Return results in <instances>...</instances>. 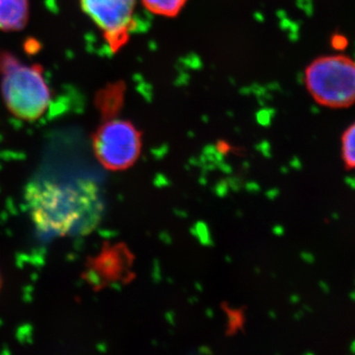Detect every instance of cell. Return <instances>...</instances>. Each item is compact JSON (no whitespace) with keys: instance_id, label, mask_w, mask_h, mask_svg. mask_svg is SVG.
I'll use <instances>...</instances> for the list:
<instances>
[{"instance_id":"6da1fadb","label":"cell","mask_w":355,"mask_h":355,"mask_svg":"<svg viewBox=\"0 0 355 355\" xmlns=\"http://www.w3.org/2000/svg\"><path fill=\"white\" fill-rule=\"evenodd\" d=\"M25 202L36 227L57 237L87 234L102 210L95 184L83 180H36L26 189Z\"/></svg>"},{"instance_id":"7a4b0ae2","label":"cell","mask_w":355,"mask_h":355,"mask_svg":"<svg viewBox=\"0 0 355 355\" xmlns=\"http://www.w3.org/2000/svg\"><path fill=\"white\" fill-rule=\"evenodd\" d=\"M0 77L4 104L14 116L34 121L46 113L51 94L42 65L23 64L10 51H0Z\"/></svg>"},{"instance_id":"3957f363","label":"cell","mask_w":355,"mask_h":355,"mask_svg":"<svg viewBox=\"0 0 355 355\" xmlns=\"http://www.w3.org/2000/svg\"><path fill=\"white\" fill-rule=\"evenodd\" d=\"M305 84L318 104L349 108L355 104V62L345 55L318 58L305 70Z\"/></svg>"},{"instance_id":"277c9868","label":"cell","mask_w":355,"mask_h":355,"mask_svg":"<svg viewBox=\"0 0 355 355\" xmlns=\"http://www.w3.org/2000/svg\"><path fill=\"white\" fill-rule=\"evenodd\" d=\"M141 133L128 120L107 119L93 135L96 157L111 171L132 167L141 153Z\"/></svg>"},{"instance_id":"5b68a950","label":"cell","mask_w":355,"mask_h":355,"mask_svg":"<svg viewBox=\"0 0 355 355\" xmlns=\"http://www.w3.org/2000/svg\"><path fill=\"white\" fill-rule=\"evenodd\" d=\"M84 13L101 31L103 38L116 53L127 46L137 28V0H79Z\"/></svg>"},{"instance_id":"8992f818","label":"cell","mask_w":355,"mask_h":355,"mask_svg":"<svg viewBox=\"0 0 355 355\" xmlns=\"http://www.w3.org/2000/svg\"><path fill=\"white\" fill-rule=\"evenodd\" d=\"M29 16V0H0L1 31H21L27 25Z\"/></svg>"},{"instance_id":"52a82bcc","label":"cell","mask_w":355,"mask_h":355,"mask_svg":"<svg viewBox=\"0 0 355 355\" xmlns=\"http://www.w3.org/2000/svg\"><path fill=\"white\" fill-rule=\"evenodd\" d=\"M123 88L119 84L111 85L109 87L103 89L101 93L98 94V108L102 112L104 119L114 118L119 109L123 104Z\"/></svg>"},{"instance_id":"ba28073f","label":"cell","mask_w":355,"mask_h":355,"mask_svg":"<svg viewBox=\"0 0 355 355\" xmlns=\"http://www.w3.org/2000/svg\"><path fill=\"white\" fill-rule=\"evenodd\" d=\"M149 12L162 17H176L183 10L188 0H140Z\"/></svg>"},{"instance_id":"9c48e42d","label":"cell","mask_w":355,"mask_h":355,"mask_svg":"<svg viewBox=\"0 0 355 355\" xmlns=\"http://www.w3.org/2000/svg\"><path fill=\"white\" fill-rule=\"evenodd\" d=\"M343 157L345 164L355 168V123L343 133Z\"/></svg>"},{"instance_id":"30bf717a","label":"cell","mask_w":355,"mask_h":355,"mask_svg":"<svg viewBox=\"0 0 355 355\" xmlns=\"http://www.w3.org/2000/svg\"><path fill=\"white\" fill-rule=\"evenodd\" d=\"M302 258L308 263H313L315 261L314 256L311 253H307V252L302 254Z\"/></svg>"},{"instance_id":"8fae6325","label":"cell","mask_w":355,"mask_h":355,"mask_svg":"<svg viewBox=\"0 0 355 355\" xmlns=\"http://www.w3.org/2000/svg\"><path fill=\"white\" fill-rule=\"evenodd\" d=\"M345 181L347 186H349L352 190H355V177H347Z\"/></svg>"},{"instance_id":"7c38bea8","label":"cell","mask_w":355,"mask_h":355,"mask_svg":"<svg viewBox=\"0 0 355 355\" xmlns=\"http://www.w3.org/2000/svg\"><path fill=\"white\" fill-rule=\"evenodd\" d=\"M320 287H321L322 291H323L324 293H329V292H330V287H329L326 282H320Z\"/></svg>"},{"instance_id":"4fadbf2b","label":"cell","mask_w":355,"mask_h":355,"mask_svg":"<svg viewBox=\"0 0 355 355\" xmlns=\"http://www.w3.org/2000/svg\"><path fill=\"white\" fill-rule=\"evenodd\" d=\"M350 352L355 354V340L352 343V345H350Z\"/></svg>"},{"instance_id":"5bb4252c","label":"cell","mask_w":355,"mask_h":355,"mask_svg":"<svg viewBox=\"0 0 355 355\" xmlns=\"http://www.w3.org/2000/svg\"><path fill=\"white\" fill-rule=\"evenodd\" d=\"M349 297L352 301H354V302H355V291H352V293L349 294Z\"/></svg>"},{"instance_id":"9a60e30c","label":"cell","mask_w":355,"mask_h":355,"mask_svg":"<svg viewBox=\"0 0 355 355\" xmlns=\"http://www.w3.org/2000/svg\"><path fill=\"white\" fill-rule=\"evenodd\" d=\"M334 218L338 219V216H336V214H334Z\"/></svg>"},{"instance_id":"2e32d148","label":"cell","mask_w":355,"mask_h":355,"mask_svg":"<svg viewBox=\"0 0 355 355\" xmlns=\"http://www.w3.org/2000/svg\"><path fill=\"white\" fill-rule=\"evenodd\" d=\"M0 287H1V277H0Z\"/></svg>"}]
</instances>
